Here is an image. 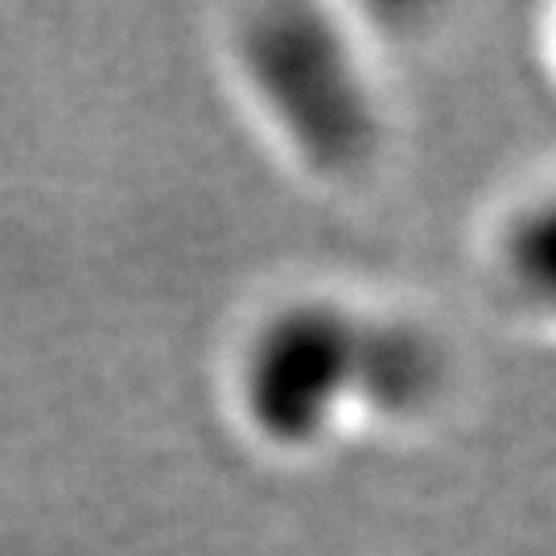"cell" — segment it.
I'll return each instance as SVG.
<instances>
[{"label":"cell","instance_id":"cell-1","mask_svg":"<svg viewBox=\"0 0 556 556\" xmlns=\"http://www.w3.org/2000/svg\"><path fill=\"white\" fill-rule=\"evenodd\" d=\"M404 334L379 338L330 309H289L243 346L239 404L248 425L280 445H321L363 408H396L379 367L396 358Z\"/></svg>","mask_w":556,"mask_h":556},{"label":"cell","instance_id":"cell-2","mask_svg":"<svg viewBox=\"0 0 556 556\" xmlns=\"http://www.w3.org/2000/svg\"><path fill=\"white\" fill-rule=\"evenodd\" d=\"M239 71L280 140L318 174H355L376 149V91L355 41L305 29L293 13H252L239 38Z\"/></svg>","mask_w":556,"mask_h":556}]
</instances>
